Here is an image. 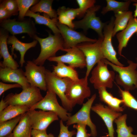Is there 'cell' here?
Here are the masks:
<instances>
[{
    "label": "cell",
    "instance_id": "27",
    "mask_svg": "<svg viewBox=\"0 0 137 137\" xmlns=\"http://www.w3.org/2000/svg\"><path fill=\"white\" fill-rule=\"evenodd\" d=\"M56 76L61 78H67L73 81L79 79L78 74L75 68L64 63L58 62L56 65L53 66L52 72Z\"/></svg>",
    "mask_w": 137,
    "mask_h": 137
},
{
    "label": "cell",
    "instance_id": "45",
    "mask_svg": "<svg viewBox=\"0 0 137 137\" xmlns=\"http://www.w3.org/2000/svg\"><path fill=\"white\" fill-rule=\"evenodd\" d=\"M101 137H109L108 135L107 134V135L104 136H103Z\"/></svg>",
    "mask_w": 137,
    "mask_h": 137
},
{
    "label": "cell",
    "instance_id": "22",
    "mask_svg": "<svg viewBox=\"0 0 137 137\" xmlns=\"http://www.w3.org/2000/svg\"><path fill=\"white\" fill-rule=\"evenodd\" d=\"M58 19V22L73 29L74 25L73 21L76 17H78L80 13L79 8H66L64 6L59 8L57 10Z\"/></svg>",
    "mask_w": 137,
    "mask_h": 137
},
{
    "label": "cell",
    "instance_id": "38",
    "mask_svg": "<svg viewBox=\"0 0 137 137\" xmlns=\"http://www.w3.org/2000/svg\"><path fill=\"white\" fill-rule=\"evenodd\" d=\"M87 125L80 123H77L73 125V127L77 130L76 137H90V133L87 132L86 129Z\"/></svg>",
    "mask_w": 137,
    "mask_h": 137
},
{
    "label": "cell",
    "instance_id": "24",
    "mask_svg": "<svg viewBox=\"0 0 137 137\" xmlns=\"http://www.w3.org/2000/svg\"><path fill=\"white\" fill-rule=\"evenodd\" d=\"M25 16L33 18L37 24L47 26L54 34L60 33L56 24L58 22V18L52 19L45 14L44 13L43 15H41L38 13H34L29 9L26 13Z\"/></svg>",
    "mask_w": 137,
    "mask_h": 137
},
{
    "label": "cell",
    "instance_id": "33",
    "mask_svg": "<svg viewBox=\"0 0 137 137\" xmlns=\"http://www.w3.org/2000/svg\"><path fill=\"white\" fill-rule=\"evenodd\" d=\"M119 92L124 105L137 111V100L129 91L123 90L119 87Z\"/></svg>",
    "mask_w": 137,
    "mask_h": 137
},
{
    "label": "cell",
    "instance_id": "8",
    "mask_svg": "<svg viewBox=\"0 0 137 137\" xmlns=\"http://www.w3.org/2000/svg\"><path fill=\"white\" fill-rule=\"evenodd\" d=\"M103 60L97 63L91 72L90 79V83L97 90L101 87L112 88L115 78L114 72L108 69V64Z\"/></svg>",
    "mask_w": 137,
    "mask_h": 137
},
{
    "label": "cell",
    "instance_id": "30",
    "mask_svg": "<svg viewBox=\"0 0 137 137\" xmlns=\"http://www.w3.org/2000/svg\"><path fill=\"white\" fill-rule=\"evenodd\" d=\"M53 1L52 0H41L31 7L30 10L35 13L37 12H43L52 19L58 18L57 12L52 8Z\"/></svg>",
    "mask_w": 137,
    "mask_h": 137
},
{
    "label": "cell",
    "instance_id": "15",
    "mask_svg": "<svg viewBox=\"0 0 137 137\" xmlns=\"http://www.w3.org/2000/svg\"><path fill=\"white\" fill-rule=\"evenodd\" d=\"M27 112L33 129L46 130L52 123L59 120L57 115L52 112L32 110H29Z\"/></svg>",
    "mask_w": 137,
    "mask_h": 137
},
{
    "label": "cell",
    "instance_id": "19",
    "mask_svg": "<svg viewBox=\"0 0 137 137\" xmlns=\"http://www.w3.org/2000/svg\"><path fill=\"white\" fill-rule=\"evenodd\" d=\"M135 33L137 36V18H135L133 16L125 28L116 34L118 43V52L121 56L124 57L122 54V50L126 47L129 40Z\"/></svg>",
    "mask_w": 137,
    "mask_h": 137
},
{
    "label": "cell",
    "instance_id": "7",
    "mask_svg": "<svg viewBox=\"0 0 137 137\" xmlns=\"http://www.w3.org/2000/svg\"><path fill=\"white\" fill-rule=\"evenodd\" d=\"M96 97V94H95L85 103H83L81 108L77 112L69 117L66 122V125L69 126L77 123L84 124L90 128L91 136L96 137L97 135L96 127L92 121L90 116L92 105Z\"/></svg>",
    "mask_w": 137,
    "mask_h": 137
},
{
    "label": "cell",
    "instance_id": "40",
    "mask_svg": "<svg viewBox=\"0 0 137 137\" xmlns=\"http://www.w3.org/2000/svg\"><path fill=\"white\" fill-rule=\"evenodd\" d=\"M32 137H54L52 133L47 134L46 130H39L32 129L31 133Z\"/></svg>",
    "mask_w": 137,
    "mask_h": 137
},
{
    "label": "cell",
    "instance_id": "42",
    "mask_svg": "<svg viewBox=\"0 0 137 137\" xmlns=\"http://www.w3.org/2000/svg\"><path fill=\"white\" fill-rule=\"evenodd\" d=\"M3 96L0 102V112L2 111L9 105L3 99Z\"/></svg>",
    "mask_w": 137,
    "mask_h": 137
},
{
    "label": "cell",
    "instance_id": "21",
    "mask_svg": "<svg viewBox=\"0 0 137 137\" xmlns=\"http://www.w3.org/2000/svg\"><path fill=\"white\" fill-rule=\"evenodd\" d=\"M7 42L8 44L12 45L11 48V54L14 57L16 56L14 53V49L19 52L21 56L20 64L22 67L25 62L24 57L26 52L29 49L35 46L38 41L36 40L30 43H24L20 41L14 35H13L9 36Z\"/></svg>",
    "mask_w": 137,
    "mask_h": 137
},
{
    "label": "cell",
    "instance_id": "16",
    "mask_svg": "<svg viewBox=\"0 0 137 137\" xmlns=\"http://www.w3.org/2000/svg\"><path fill=\"white\" fill-rule=\"evenodd\" d=\"M91 110L98 114L105 123L108 131L109 137H114L115 132L113 123L122 114L113 110L107 106L97 103L92 106Z\"/></svg>",
    "mask_w": 137,
    "mask_h": 137
},
{
    "label": "cell",
    "instance_id": "31",
    "mask_svg": "<svg viewBox=\"0 0 137 137\" xmlns=\"http://www.w3.org/2000/svg\"><path fill=\"white\" fill-rule=\"evenodd\" d=\"M107 5L102 9L101 13L105 14L107 12L113 11L114 13L119 11H128L131 1L120 2L114 0H106Z\"/></svg>",
    "mask_w": 137,
    "mask_h": 137
},
{
    "label": "cell",
    "instance_id": "11",
    "mask_svg": "<svg viewBox=\"0 0 137 137\" xmlns=\"http://www.w3.org/2000/svg\"><path fill=\"white\" fill-rule=\"evenodd\" d=\"M25 69V76L31 86L38 88L44 91H47L46 69L45 67L37 65L33 61H28Z\"/></svg>",
    "mask_w": 137,
    "mask_h": 137
},
{
    "label": "cell",
    "instance_id": "41",
    "mask_svg": "<svg viewBox=\"0 0 137 137\" xmlns=\"http://www.w3.org/2000/svg\"><path fill=\"white\" fill-rule=\"evenodd\" d=\"M11 15L1 3L0 6V19L1 22L7 19Z\"/></svg>",
    "mask_w": 137,
    "mask_h": 137
},
{
    "label": "cell",
    "instance_id": "44",
    "mask_svg": "<svg viewBox=\"0 0 137 137\" xmlns=\"http://www.w3.org/2000/svg\"><path fill=\"white\" fill-rule=\"evenodd\" d=\"M4 137H14V136L13 133H11L10 134Z\"/></svg>",
    "mask_w": 137,
    "mask_h": 137
},
{
    "label": "cell",
    "instance_id": "39",
    "mask_svg": "<svg viewBox=\"0 0 137 137\" xmlns=\"http://www.w3.org/2000/svg\"><path fill=\"white\" fill-rule=\"evenodd\" d=\"M22 88L21 86L18 83L8 84L0 82V96L7 90L14 88Z\"/></svg>",
    "mask_w": 137,
    "mask_h": 137
},
{
    "label": "cell",
    "instance_id": "37",
    "mask_svg": "<svg viewBox=\"0 0 137 137\" xmlns=\"http://www.w3.org/2000/svg\"><path fill=\"white\" fill-rule=\"evenodd\" d=\"M60 129L58 137H72L76 134V132L75 130L71 131L69 130L68 126H65L63 124V121L61 119L60 121Z\"/></svg>",
    "mask_w": 137,
    "mask_h": 137
},
{
    "label": "cell",
    "instance_id": "17",
    "mask_svg": "<svg viewBox=\"0 0 137 137\" xmlns=\"http://www.w3.org/2000/svg\"><path fill=\"white\" fill-rule=\"evenodd\" d=\"M0 79L4 82L15 83L21 85L23 90L31 86L21 68L14 69L8 67L0 68Z\"/></svg>",
    "mask_w": 137,
    "mask_h": 137
},
{
    "label": "cell",
    "instance_id": "43",
    "mask_svg": "<svg viewBox=\"0 0 137 137\" xmlns=\"http://www.w3.org/2000/svg\"><path fill=\"white\" fill-rule=\"evenodd\" d=\"M135 3L133 4V5L135 7V9L134 11V14L133 16L135 18H137V1H134Z\"/></svg>",
    "mask_w": 137,
    "mask_h": 137
},
{
    "label": "cell",
    "instance_id": "3",
    "mask_svg": "<svg viewBox=\"0 0 137 137\" xmlns=\"http://www.w3.org/2000/svg\"><path fill=\"white\" fill-rule=\"evenodd\" d=\"M45 76L47 90L55 93L60 99L62 107L68 111H72L73 108L67 99L65 94L72 80L67 78H59L53 72L47 69L46 70Z\"/></svg>",
    "mask_w": 137,
    "mask_h": 137
},
{
    "label": "cell",
    "instance_id": "29",
    "mask_svg": "<svg viewBox=\"0 0 137 137\" xmlns=\"http://www.w3.org/2000/svg\"><path fill=\"white\" fill-rule=\"evenodd\" d=\"M127 115L125 114L122 115L114 121L116 125V132L117 137H137V135L132 133L133 131L132 128L127 126L126 121Z\"/></svg>",
    "mask_w": 137,
    "mask_h": 137
},
{
    "label": "cell",
    "instance_id": "25",
    "mask_svg": "<svg viewBox=\"0 0 137 137\" xmlns=\"http://www.w3.org/2000/svg\"><path fill=\"white\" fill-rule=\"evenodd\" d=\"M30 119L27 112L22 115L18 125L13 132L14 137H31L32 130Z\"/></svg>",
    "mask_w": 137,
    "mask_h": 137
},
{
    "label": "cell",
    "instance_id": "35",
    "mask_svg": "<svg viewBox=\"0 0 137 137\" xmlns=\"http://www.w3.org/2000/svg\"><path fill=\"white\" fill-rule=\"evenodd\" d=\"M79 8L80 13L78 17H81L85 14L88 10L95 5V0H77Z\"/></svg>",
    "mask_w": 137,
    "mask_h": 137
},
{
    "label": "cell",
    "instance_id": "46",
    "mask_svg": "<svg viewBox=\"0 0 137 137\" xmlns=\"http://www.w3.org/2000/svg\"><path fill=\"white\" fill-rule=\"evenodd\" d=\"M136 61H137V58H136Z\"/></svg>",
    "mask_w": 137,
    "mask_h": 137
},
{
    "label": "cell",
    "instance_id": "36",
    "mask_svg": "<svg viewBox=\"0 0 137 137\" xmlns=\"http://www.w3.org/2000/svg\"><path fill=\"white\" fill-rule=\"evenodd\" d=\"M4 7L11 15L18 14L19 9L16 0H5L1 3Z\"/></svg>",
    "mask_w": 137,
    "mask_h": 137
},
{
    "label": "cell",
    "instance_id": "4",
    "mask_svg": "<svg viewBox=\"0 0 137 137\" xmlns=\"http://www.w3.org/2000/svg\"><path fill=\"white\" fill-rule=\"evenodd\" d=\"M104 38L99 37L97 41L94 43L83 42L76 46L82 52L85 57L87 70L84 77L86 79H88L94 65L105 59L101 47Z\"/></svg>",
    "mask_w": 137,
    "mask_h": 137
},
{
    "label": "cell",
    "instance_id": "32",
    "mask_svg": "<svg viewBox=\"0 0 137 137\" xmlns=\"http://www.w3.org/2000/svg\"><path fill=\"white\" fill-rule=\"evenodd\" d=\"M22 115L0 122V137H4L12 133V130L19 122Z\"/></svg>",
    "mask_w": 137,
    "mask_h": 137
},
{
    "label": "cell",
    "instance_id": "2",
    "mask_svg": "<svg viewBox=\"0 0 137 137\" xmlns=\"http://www.w3.org/2000/svg\"><path fill=\"white\" fill-rule=\"evenodd\" d=\"M103 61L109 65L117 72L115 79L117 83L122 86L124 90L130 91L137 88V64L128 60V65L126 67L115 65L105 59Z\"/></svg>",
    "mask_w": 137,
    "mask_h": 137
},
{
    "label": "cell",
    "instance_id": "26",
    "mask_svg": "<svg viewBox=\"0 0 137 137\" xmlns=\"http://www.w3.org/2000/svg\"><path fill=\"white\" fill-rule=\"evenodd\" d=\"M27 106L21 105H9L0 112V122L6 121L22 115L29 109Z\"/></svg>",
    "mask_w": 137,
    "mask_h": 137
},
{
    "label": "cell",
    "instance_id": "1",
    "mask_svg": "<svg viewBox=\"0 0 137 137\" xmlns=\"http://www.w3.org/2000/svg\"><path fill=\"white\" fill-rule=\"evenodd\" d=\"M34 38L39 42L41 48L38 57L33 61L37 65L43 66L46 60L55 56L58 51H64V41L60 33L53 35L49 33L48 36L45 38H41L36 35Z\"/></svg>",
    "mask_w": 137,
    "mask_h": 137
},
{
    "label": "cell",
    "instance_id": "10",
    "mask_svg": "<svg viewBox=\"0 0 137 137\" xmlns=\"http://www.w3.org/2000/svg\"><path fill=\"white\" fill-rule=\"evenodd\" d=\"M100 8V5H96L88 9L82 19L73 22L74 28H81L85 32L91 29L97 33L99 37L104 38L102 30L106 24L103 23L96 15V12Z\"/></svg>",
    "mask_w": 137,
    "mask_h": 137
},
{
    "label": "cell",
    "instance_id": "18",
    "mask_svg": "<svg viewBox=\"0 0 137 137\" xmlns=\"http://www.w3.org/2000/svg\"><path fill=\"white\" fill-rule=\"evenodd\" d=\"M1 26L13 35L23 33L34 38L36 36L33 26L29 22L18 21L14 19H7L1 22Z\"/></svg>",
    "mask_w": 137,
    "mask_h": 137
},
{
    "label": "cell",
    "instance_id": "9",
    "mask_svg": "<svg viewBox=\"0 0 137 137\" xmlns=\"http://www.w3.org/2000/svg\"><path fill=\"white\" fill-rule=\"evenodd\" d=\"M39 109L41 110L53 112L56 114L63 122H66L71 114L58 103L56 95L53 92L47 90L45 96L29 110Z\"/></svg>",
    "mask_w": 137,
    "mask_h": 137
},
{
    "label": "cell",
    "instance_id": "13",
    "mask_svg": "<svg viewBox=\"0 0 137 137\" xmlns=\"http://www.w3.org/2000/svg\"><path fill=\"white\" fill-rule=\"evenodd\" d=\"M56 24L63 38L65 49L76 46L80 43L85 42L94 43L97 40L88 37L67 26L59 23L58 21Z\"/></svg>",
    "mask_w": 137,
    "mask_h": 137
},
{
    "label": "cell",
    "instance_id": "23",
    "mask_svg": "<svg viewBox=\"0 0 137 137\" xmlns=\"http://www.w3.org/2000/svg\"><path fill=\"white\" fill-rule=\"evenodd\" d=\"M106 88L101 87L98 89L100 100L115 111L120 112H123L124 108L121 106V104L123 103V100L114 97L107 91Z\"/></svg>",
    "mask_w": 137,
    "mask_h": 137
},
{
    "label": "cell",
    "instance_id": "5",
    "mask_svg": "<svg viewBox=\"0 0 137 137\" xmlns=\"http://www.w3.org/2000/svg\"><path fill=\"white\" fill-rule=\"evenodd\" d=\"M43 97L39 88L31 86L19 93H10L4 99L8 105H24L30 108Z\"/></svg>",
    "mask_w": 137,
    "mask_h": 137
},
{
    "label": "cell",
    "instance_id": "6",
    "mask_svg": "<svg viewBox=\"0 0 137 137\" xmlns=\"http://www.w3.org/2000/svg\"><path fill=\"white\" fill-rule=\"evenodd\" d=\"M91 94L88 79L84 77L76 81L72 80L67 88L65 96L73 108L76 105H82L84 99Z\"/></svg>",
    "mask_w": 137,
    "mask_h": 137
},
{
    "label": "cell",
    "instance_id": "12",
    "mask_svg": "<svg viewBox=\"0 0 137 137\" xmlns=\"http://www.w3.org/2000/svg\"><path fill=\"white\" fill-rule=\"evenodd\" d=\"M114 19V17H112L109 24H106L103 29L104 38L101 44V49L105 59L117 66H124L117 59L116 52L112 43Z\"/></svg>",
    "mask_w": 137,
    "mask_h": 137
},
{
    "label": "cell",
    "instance_id": "28",
    "mask_svg": "<svg viewBox=\"0 0 137 137\" xmlns=\"http://www.w3.org/2000/svg\"><path fill=\"white\" fill-rule=\"evenodd\" d=\"M114 26L113 29L112 37L117 33L124 30L127 26L129 20L133 16L131 11H119L114 13Z\"/></svg>",
    "mask_w": 137,
    "mask_h": 137
},
{
    "label": "cell",
    "instance_id": "20",
    "mask_svg": "<svg viewBox=\"0 0 137 137\" xmlns=\"http://www.w3.org/2000/svg\"><path fill=\"white\" fill-rule=\"evenodd\" d=\"M7 32L1 30L0 33V54L3 61L0 63L1 67L17 69L19 65L9 54L7 46V40L9 37Z\"/></svg>",
    "mask_w": 137,
    "mask_h": 137
},
{
    "label": "cell",
    "instance_id": "14",
    "mask_svg": "<svg viewBox=\"0 0 137 137\" xmlns=\"http://www.w3.org/2000/svg\"><path fill=\"white\" fill-rule=\"evenodd\" d=\"M65 54L51 57L47 60L50 61L61 62L67 63L75 68H83L86 67L85 56L82 52L76 46L68 49H65Z\"/></svg>",
    "mask_w": 137,
    "mask_h": 137
},
{
    "label": "cell",
    "instance_id": "34",
    "mask_svg": "<svg viewBox=\"0 0 137 137\" xmlns=\"http://www.w3.org/2000/svg\"><path fill=\"white\" fill-rule=\"evenodd\" d=\"M16 1L19 9L18 17L21 20L23 19L29 8L38 2L36 0H16Z\"/></svg>",
    "mask_w": 137,
    "mask_h": 137
}]
</instances>
